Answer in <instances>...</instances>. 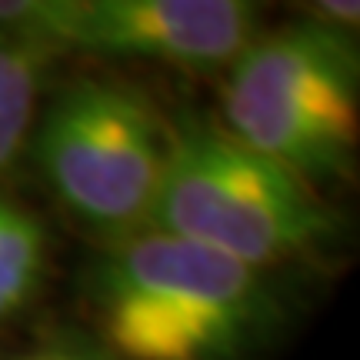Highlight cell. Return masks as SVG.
<instances>
[{
  "instance_id": "obj_1",
  "label": "cell",
  "mask_w": 360,
  "mask_h": 360,
  "mask_svg": "<svg viewBox=\"0 0 360 360\" xmlns=\"http://www.w3.org/2000/svg\"><path fill=\"white\" fill-rule=\"evenodd\" d=\"M327 193L237 141L217 117H170V154L150 227L267 277L321 260L340 237Z\"/></svg>"
},
{
  "instance_id": "obj_2",
  "label": "cell",
  "mask_w": 360,
  "mask_h": 360,
  "mask_svg": "<svg viewBox=\"0 0 360 360\" xmlns=\"http://www.w3.org/2000/svg\"><path fill=\"white\" fill-rule=\"evenodd\" d=\"M267 277L174 233L103 247L90 314L110 360H237L267 327Z\"/></svg>"
},
{
  "instance_id": "obj_3",
  "label": "cell",
  "mask_w": 360,
  "mask_h": 360,
  "mask_svg": "<svg viewBox=\"0 0 360 360\" xmlns=\"http://www.w3.org/2000/svg\"><path fill=\"white\" fill-rule=\"evenodd\" d=\"M217 120L321 193L347 184L360 143L354 30L314 13L260 30L224 70Z\"/></svg>"
},
{
  "instance_id": "obj_4",
  "label": "cell",
  "mask_w": 360,
  "mask_h": 360,
  "mask_svg": "<svg viewBox=\"0 0 360 360\" xmlns=\"http://www.w3.org/2000/svg\"><path fill=\"white\" fill-rule=\"evenodd\" d=\"M30 154L44 184L103 247L150 227L170 154V117L114 74H77L40 101Z\"/></svg>"
},
{
  "instance_id": "obj_5",
  "label": "cell",
  "mask_w": 360,
  "mask_h": 360,
  "mask_svg": "<svg viewBox=\"0 0 360 360\" xmlns=\"http://www.w3.org/2000/svg\"><path fill=\"white\" fill-rule=\"evenodd\" d=\"M0 30L37 40L53 57L224 74L264 24L260 7L247 0H4Z\"/></svg>"
},
{
  "instance_id": "obj_6",
  "label": "cell",
  "mask_w": 360,
  "mask_h": 360,
  "mask_svg": "<svg viewBox=\"0 0 360 360\" xmlns=\"http://www.w3.org/2000/svg\"><path fill=\"white\" fill-rule=\"evenodd\" d=\"M53 60L37 40L0 30V177L27 150Z\"/></svg>"
},
{
  "instance_id": "obj_7",
  "label": "cell",
  "mask_w": 360,
  "mask_h": 360,
  "mask_svg": "<svg viewBox=\"0 0 360 360\" xmlns=\"http://www.w3.org/2000/svg\"><path fill=\"white\" fill-rule=\"evenodd\" d=\"M47 277L44 220L0 191V321L24 314Z\"/></svg>"
},
{
  "instance_id": "obj_8",
  "label": "cell",
  "mask_w": 360,
  "mask_h": 360,
  "mask_svg": "<svg viewBox=\"0 0 360 360\" xmlns=\"http://www.w3.org/2000/svg\"><path fill=\"white\" fill-rule=\"evenodd\" d=\"M11 360H110L103 354V347L97 344H84V340H51V344H40V347L27 350L20 357Z\"/></svg>"
}]
</instances>
